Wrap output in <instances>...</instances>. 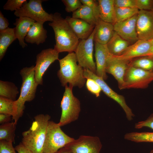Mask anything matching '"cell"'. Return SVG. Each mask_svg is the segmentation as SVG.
<instances>
[{
  "label": "cell",
  "instance_id": "cell-38",
  "mask_svg": "<svg viewBox=\"0 0 153 153\" xmlns=\"http://www.w3.org/2000/svg\"><path fill=\"white\" fill-rule=\"evenodd\" d=\"M144 127L149 128L153 130V113L145 120L136 123L135 126L136 129H140Z\"/></svg>",
  "mask_w": 153,
  "mask_h": 153
},
{
  "label": "cell",
  "instance_id": "cell-28",
  "mask_svg": "<svg viewBox=\"0 0 153 153\" xmlns=\"http://www.w3.org/2000/svg\"><path fill=\"white\" fill-rule=\"evenodd\" d=\"M129 66L153 72V57L145 56L134 58L129 61Z\"/></svg>",
  "mask_w": 153,
  "mask_h": 153
},
{
  "label": "cell",
  "instance_id": "cell-7",
  "mask_svg": "<svg viewBox=\"0 0 153 153\" xmlns=\"http://www.w3.org/2000/svg\"><path fill=\"white\" fill-rule=\"evenodd\" d=\"M95 31L94 28L87 39L79 41L75 53L78 64L83 69H88L96 74V63L94 61L93 57Z\"/></svg>",
  "mask_w": 153,
  "mask_h": 153
},
{
  "label": "cell",
  "instance_id": "cell-43",
  "mask_svg": "<svg viewBox=\"0 0 153 153\" xmlns=\"http://www.w3.org/2000/svg\"><path fill=\"white\" fill-rule=\"evenodd\" d=\"M55 153H73L72 151L66 146L58 150Z\"/></svg>",
  "mask_w": 153,
  "mask_h": 153
},
{
  "label": "cell",
  "instance_id": "cell-10",
  "mask_svg": "<svg viewBox=\"0 0 153 153\" xmlns=\"http://www.w3.org/2000/svg\"><path fill=\"white\" fill-rule=\"evenodd\" d=\"M84 75L86 79H93L101 87L102 91L108 97L116 101L125 112L126 117L129 121H131L135 116L131 109L127 105L124 97L119 95L112 90L105 82L102 78L99 77L88 69H84Z\"/></svg>",
  "mask_w": 153,
  "mask_h": 153
},
{
  "label": "cell",
  "instance_id": "cell-9",
  "mask_svg": "<svg viewBox=\"0 0 153 153\" xmlns=\"http://www.w3.org/2000/svg\"><path fill=\"white\" fill-rule=\"evenodd\" d=\"M124 81V89L144 88L153 81V71L129 66L125 72Z\"/></svg>",
  "mask_w": 153,
  "mask_h": 153
},
{
  "label": "cell",
  "instance_id": "cell-37",
  "mask_svg": "<svg viewBox=\"0 0 153 153\" xmlns=\"http://www.w3.org/2000/svg\"><path fill=\"white\" fill-rule=\"evenodd\" d=\"M12 143L0 140V153H16Z\"/></svg>",
  "mask_w": 153,
  "mask_h": 153
},
{
  "label": "cell",
  "instance_id": "cell-13",
  "mask_svg": "<svg viewBox=\"0 0 153 153\" xmlns=\"http://www.w3.org/2000/svg\"><path fill=\"white\" fill-rule=\"evenodd\" d=\"M136 29L139 39L148 41L153 38V12L140 10L137 14Z\"/></svg>",
  "mask_w": 153,
  "mask_h": 153
},
{
  "label": "cell",
  "instance_id": "cell-24",
  "mask_svg": "<svg viewBox=\"0 0 153 153\" xmlns=\"http://www.w3.org/2000/svg\"><path fill=\"white\" fill-rule=\"evenodd\" d=\"M17 39L14 28H8L0 32V60L5 56L8 46Z\"/></svg>",
  "mask_w": 153,
  "mask_h": 153
},
{
  "label": "cell",
  "instance_id": "cell-31",
  "mask_svg": "<svg viewBox=\"0 0 153 153\" xmlns=\"http://www.w3.org/2000/svg\"><path fill=\"white\" fill-rule=\"evenodd\" d=\"M11 99L0 97V114L12 116L14 101Z\"/></svg>",
  "mask_w": 153,
  "mask_h": 153
},
{
  "label": "cell",
  "instance_id": "cell-39",
  "mask_svg": "<svg viewBox=\"0 0 153 153\" xmlns=\"http://www.w3.org/2000/svg\"><path fill=\"white\" fill-rule=\"evenodd\" d=\"M114 3L115 7L136 8L135 0H114Z\"/></svg>",
  "mask_w": 153,
  "mask_h": 153
},
{
  "label": "cell",
  "instance_id": "cell-44",
  "mask_svg": "<svg viewBox=\"0 0 153 153\" xmlns=\"http://www.w3.org/2000/svg\"><path fill=\"white\" fill-rule=\"evenodd\" d=\"M150 56L153 57V38L151 39V45Z\"/></svg>",
  "mask_w": 153,
  "mask_h": 153
},
{
  "label": "cell",
  "instance_id": "cell-6",
  "mask_svg": "<svg viewBox=\"0 0 153 153\" xmlns=\"http://www.w3.org/2000/svg\"><path fill=\"white\" fill-rule=\"evenodd\" d=\"M61 103V114L58 123L61 127L78 119L81 110L79 100L73 94V87L67 86Z\"/></svg>",
  "mask_w": 153,
  "mask_h": 153
},
{
  "label": "cell",
  "instance_id": "cell-12",
  "mask_svg": "<svg viewBox=\"0 0 153 153\" xmlns=\"http://www.w3.org/2000/svg\"><path fill=\"white\" fill-rule=\"evenodd\" d=\"M66 146L73 153H99L102 144L97 136L81 135Z\"/></svg>",
  "mask_w": 153,
  "mask_h": 153
},
{
  "label": "cell",
  "instance_id": "cell-21",
  "mask_svg": "<svg viewBox=\"0 0 153 153\" xmlns=\"http://www.w3.org/2000/svg\"><path fill=\"white\" fill-rule=\"evenodd\" d=\"M43 24L35 22L31 26L26 37L27 42L39 45L45 41L47 31L43 27Z\"/></svg>",
  "mask_w": 153,
  "mask_h": 153
},
{
  "label": "cell",
  "instance_id": "cell-32",
  "mask_svg": "<svg viewBox=\"0 0 153 153\" xmlns=\"http://www.w3.org/2000/svg\"><path fill=\"white\" fill-rule=\"evenodd\" d=\"M86 86L87 90L91 93L99 97L102 91L99 84L94 80L91 78L86 79Z\"/></svg>",
  "mask_w": 153,
  "mask_h": 153
},
{
  "label": "cell",
  "instance_id": "cell-19",
  "mask_svg": "<svg viewBox=\"0 0 153 153\" xmlns=\"http://www.w3.org/2000/svg\"><path fill=\"white\" fill-rule=\"evenodd\" d=\"M94 42L106 45L114 32L113 24L104 22L99 18L95 27Z\"/></svg>",
  "mask_w": 153,
  "mask_h": 153
},
{
  "label": "cell",
  "instance_id": "cell-8",
  "mask_svg": "<svg viewBox=\"0 0 153 153\" xmlns=\"http://www.w3.org/2000/svg\"><path fill=\"white\" fill-rule=\"evenodd\" d=\"M44 0H30L24 3L20 9L15 11L14 14L18 17H26L44 24L47 21L52 22L53 14H49L44 10L42 3Z\"/></svg>",
  "mask_w": 153,
  "mask_h": 153
},
{
  "label": "cell",
  "instance_id": "cell-16",
  "mask_svg": "<svg viewBox=\"0 0 153 153\" xmlns=\"http://www.w3.org/2000/svg\"><path fill=\"white\" fill-rule=\"evenodd\" d=\"M137 14L126 20L113 24L114 31L129 42H136L139 38L136 29Z\"/></svg>",
  "mask_w": 153,
  "mask_h": 153
},
{
  "label": "cell",
  "instance_id": "cell-23",
  "mask_svg": "<svg viewBox=\"0 0 153 153\" xmlns=\"http://www.w3.org/2000/svg\"><path fill=\"white\" fill-rule=\"evenodd\" d=\"M110 54L112 56L120 55L130 45L115 31L111 38L106 44Z\"/></svg>",
  "mask_w": 153,
  "mask_h": 153
},
{
  "label": "cell",
  "instance_id": "cell-20",
  "mask_svg": "<svg viewBox=\"0 0 153 153\" xmlns=\"http://www.w3.org/2000/svg\"><path fill=\"white\" fill-rule=\"evenodd\" d=\"M35 21L30 18L20 17L16 20L13 28L15 36L18 40L19 44L23 48L27 45L25 42V39L30 28Z\"/></svg>",
  "mask_w": 153,
  "mask_h": 153
},
{
  "label": "cell",
  "instance_id": "cell-40",
  "mask_svg": "<svg viewBox=\"0 0 153 153\" xmlns=\"http://www.w3.org/2000/svg\"><path fill=\"white\" fill-rule=\"evenodd\" d=\"M9 23L7 19L5 18L1 11H0V32L3 31L8 27Z\"/></svg>",
  "mask_w": 153,
  "mask_h": 153
},
{
  "label": "cell",
  "instance_id": "cell-5",
  "mask_svg": "<svg viewBox=\"0 0 153 153\" xmlns=\"http://www.w3.org/2000/svg\"><path fill=\"white\" fill-rule=\"evenodd\" d=\"M58 123L48 122L43 153H55L75 139L65 133Z\"/></svg>",
  "mask_w": 153,
  "mask_h": 153
},
{
  "label": "cell",
  "instance_id": "cell-14",
  "mask_svg": "<svg viewBox=\"0 0 153 153\" xmlns=\"http://www.w3.org/2000/svg\"><path fill=\"white\" fill-rule=\"evenodd\" d=\"M151 45V40L139 39L130 45L120 55L113 56L118 59L127 61L139 57L150 56Z\"/></svg>",
  "mask_w": 153,
  "mask_h": 153
},
{
  "label": "cell",
  "instance_id": "cell-46",
  "mask_svg": "<svg viewBox=\"0 0 153 153\" xmlns=\"http://www.w3.org/2000/svg\"><path fill=\"white\" fill-rule=\"evenodd\" d=\"M151 11L152 12H153V7H152L151 10Z\"/></svg>",
  "mask_w": 153,
  "mask_h": 153
},
{
  "label": "cell",
  "instance_id": "cell-36",
  "mask_svg": "<svg viewBox=\"0 0 153 153\" xmlns=\"http://www.w3.org/2000/svg\"><path fill=\"white\" fill-rule=\"evenodd\" d=\"M136 7L139 10L151 11L153 6V0H135Z\"/></svg>",
  "mask_w": 153,
  "mask_h": 153
},
{
  "label": "cell",
  "instance_id": "cell-22",
  "mask_svg": "<svg viewBox=\"0 0 153 153\" xmlns=\"http://www.w3.org/2000/svg\"><path fill=\"white\" fill-rule=\"evenodd\" d=\"M99 10V18L103 21L114 24L116 22L114 0L97 1Z\"/></svg>",
  "mask_w": 153,
  "mask_h": 153
},
{
  "label": "cell",
  "instance_id": "cell-2",
  "mask_svg": "<svg viewBox=\"0 0 153 153\" xmlns=\"http://www.w3.org/2000/svg\"><path fill=\"white\" fill-rule=\"evenodd\" d=\"M34 65L23 68L20 71L22 80L20 96L14 101L12 119L17 123L19 119L23 115L26 102L32 101L35 97L37 87L38 85L35 79Z\"/></svg>",
  "mask_w": 153,
  "mask_h": 153
},
{
  "label": "cell",
  "instance_id": "cell-41",
  "mask_svg": "<svg viewBox=\"0 0 153 153\" xmlns=\"http://www.w3.org/2000/svg\"><path fill=\"white\" fill-rule=\"evenodd\" d=\"M18 153H33L31 150L25 146L21 142L14 148Z\"/></svg>",
  "mask_w": 153,
  "mask_h": 153
},
{
  "label": "cell",
  "instance_id": "cell-25",
  "mask_svg": "<svg viewBox=\"0 0 153 153\" xmlns=\"http://www.w3.org/2000/svg\"><path fill=\"white\" fill-rule=\"evenodd\" d=\"M72 17L80 19L95 26H96L97 21L92 10L89 7L84 5H83L73 12Z\"/></svg>",
  "mask_w": 153,
  "mask_h": 153
},
{
  "label": "cell",
  "instance_id": "cell-4",
  "mask_svg": "<svg viewBox=\"0 0 153 153\" xmlns=\"http://www.w3.org/2000/svg\"><path fill=\"white\" fill-rule=\"evenodd\" d=\"M60 69L57 75L62 86L65 87L69 83L73 88H79L84 85L86 79L84 75V69L78 64L75 52L69 53L66 56L59 60Z\"/></svg>",
  "mask_w": 153,
  "mask_h": 153
},
{
  "label": "cell",
  "instance_id": "cell-30",
  "mask_svg": "<svg viewBox=\"0 0 153 153\" xmlns=\"http://www.w3.org/2000/svg\"><path fill=\"white\" fill-rule=\"evenodd\" d=\"M139 11L136 8L115 7L116 22L128 19L137 14Z\"/></svg>",
  "mask_w": 153,
  "mask_h": 153
},
{
  "label": "cell",
  "instance_id": "cell-1",
  "mask_svg": "<svg viewBox=\"0 0 153 153\" xmlns=\"http://www.w3.org/2000/svg\"><path fill=\"white\" fill-rule=\"evenodd\" d=\"M48 25L52 28L55 34L56 44L54 48L59 53L75 52L79 39L61 14L55 13L52 21Z\"/></svg>",
  "mask_w": 153,
  "mask_h": 153
},
{
  "label": "cell",
  "instance_id": "cell-3",
  "mask_svg": "<svg viewBox=\"0 0 153 153\" xmlns=\"http://www.w3.org/2000/svg\"><path fill=\"white\" fill-rule=\"evenodd\" d=\"M50 116L40 114L34 117L29 129L22 133V143L33 153H43L48 122Z\"/></svg>",
  "mask_w": 153,
  "mask_h": 153
},
{
  "label": "cell",
  "instance_id": "cell-15",
  "mask_svg": "<svg viewBox=\"0 0 153 153\" xmlns=\"http://www.w3.org/2000/svg\"><path fill=\"white\" fill-rule=\"evenodd\" d=\"M130 61L118 59L111 55L107 61L106 72L111 74L114 77L120 90L124 89V76L129 66Z\"/></svg>",
  "mask_w": 153,
  "mask_h": 153
},
{
  "label": "cell",
  "instance_id": "cell-29",
  "mask_svg": "<svg viewBox=\"0 0 153 153\" xmlns=\"http://www.w3.org/2000/svg\"><path fill=\"white\" fill-rule=\"evenodd\" d=\"M125 139L136 143H153V132H132L126 134Z\"/></svg>",
  "mask_w": 153,
  "mask_h": 153
},
{
  "label": "cell",
  "instance_id": "cell-34",
  "mask_svg": "<svg viewBox=\"0 0 153 153\" xmlns=\"http://www.w3.org/2000/svg\"><path fill=\"white\" fill-rule=\"evenodd\" d=\"M26 0H8L3 6L4 10L13 11L21 8Z\"/></svg>",
  "mask_w": 153,
  "mask_h": 153
},
{
  "label": "cell",
  "instance_id": "cell-45",
  "mask_svg": "<svg viewBox=\"0 0 153 153\" xmlns=\"http://www.w3.org/2000/svg\"><path fill=\"white\" fill-rule=\"evenodd\" d=\"M150 153H153V150H152Z\"/></svg>",
  "mask_w": 153,
  "mask_h": 153
},
{
  "label": "cell",
  "instance_id": "cell-17",
  "mask_svg": "<svg viewBox=\"0 0 153 153\" xmlns=\"http://www.w3.org/2000/svg\"><path fill=\"white\" fill-rule=\"evenodd\" d=\"M94 45L96 68V75L105 80L107 78L105 71L106 64L111 54L109 52L106 44L94 42Z\"/></svg>",
  "mask_w": 153,
  "mask_h": 153
},
{
  "label": "cell",
  "instance_id": "cell-18",
  "mask_svg": "<svg viewBox=\"0 0 153 153\" xmlns=\"http://www.w3.org/2000/svg\"><path fill=\"white\" fill-rule=\"evenodd\" d=\"M65 19L79 39H87L95 26L82 20L70 16H67Z\"/></svg>",
  "mask_w": 153,
  "mask_h": 153
},
{
  "label": "cell",
  "instance_id": "cell-26",
  "mask_svg": "<svg viewBox=\"0 0 153 153\" xmlns=\"http://www.w3.org/2000/svg\"><path fill=\"white\" fill-rule=\"evenodd\" d=\"M18 93V88L13 83L0 81V97L15 101Z\"/></svg>",
  "mask_w": 153,
  "mask_h": 153
},
{
  "label": "cell",
  "instance_id": "cell-42",
  "mask_svg": "<svg viewBox=\"0 0 153 153\" xmlns=\"http://www.w3.org/2000/svg\"><path fill=\"white\" fill-rule=\"evenodd\" d=\"M11 116L3 114H0V123L1 124L9 122L11 120Z\"/></svg>",
  "mask_w": 153,
  "mask_h": 153
},
{
  "label": "cell",
  "instance_id": "cell-33",
  "mask_svg": "<svg viewBox=\"0 0 153 153\" xmlns=\"http://www.w3.org/2000/svg\"><path fill=\"white\" fill-rule=\"evenodd\" d=\"M61 1L68 12H73L83 5L80 0H62Z\"/></svg>",
  "mask_w": 153,
  "mask_h": 153
},
{
  "label": "cell",
  "instance_id": "cell-27",
  "mask_svg": "<svg viewBox=\"0 0 153 153\" xmlns=\"http://www.w3.org/2000/svg\"><path fill=\"white\" fill-rule=\"evenodd\" d=\"M17 123L14 122L1 124L0 126V140L13 143L14 141Z\"/></svg>",
  "mask_w": 153,
  "mask_h": 153
},
{
  "label": "cell",
  "instance_id": "cell-11",
  "mask_svg": "<svg viewBox=\"0 0 153 153\" xmlns=\"http://www.w3.org/2000/svg\"><path fill=\"white\" fill-rule=\"evenodd\" d=\"M59 54L54 48H49L42 50L36 56L34 67L35 79L38 85H42L43 76L50 65L59 60Z\"/></svg>",
  "mask_w": 153,
  "mask_h": 153
},
{
  "label": "cell",
  "instance_id": "cell-35",
  "mask_svg": "<svg viewBox=\"0 0 153 153\" xmlns=\"http://www.w3.org/2000/svg\"><path fill=\"white\" fill-rule=\"evenodd\" d=\"M83 5H86L92 10L97 20L99 18V10L98 1L95 0H80Z\"/></svg>",
  "mask_w": 153,
  "mask_h": 153
}]
</instances>
